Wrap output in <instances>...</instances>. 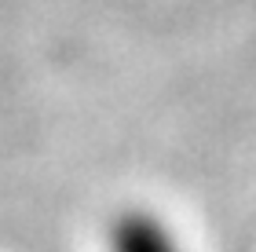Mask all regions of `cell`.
I'll list each match as a JSON object with an SVG mask.
<instances>
[{
    "label": "cell",
    "instance_id": "cell-1",
    "mask_svg": "<svg viewBox=\"0 0 256 252\" xmlns=\"http://www.w3.org/2000/svg\"><path fill=\"white\" fill-rule=\"evenodd\" d=\"M106 252H187L180 234L150 209H124L106 231Z\"/></svg>",
    "mask_w": 256,
    "mask_h": 252
}]
</instances>
